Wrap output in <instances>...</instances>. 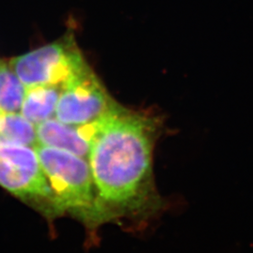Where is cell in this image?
Returning <instances> with one entry per match:
<instances>
[{"label": "cell", "mask_w": 253, "mask_h": 253, "mask_svg": "<svg viewBox=\"0 0 253 253\" xmlns=\"http://www.w3.org/2000/svg\"><path fill=\"white\" fill-rule=\"evenodd\" d=\"M72 37L14 57L9 65L26 85H63L86 65Z\"/></svg>", "instance_id": "obj_4"}, {"label": "cell", "mask_w": 253, "mask_h": 253, "mask_svg": "<svg viewBox=\"0 0 253 253\" xmlns=\"http://www.w3.org/2000/svg\"><path fill=\"white\" fill-rule=\"evenodd\" d=\"M118 105L86 64L64 83L55 118L70 126L87 127L106 118Z\"/></svg>", "instance_id": "obj_3"}, {"label": "cell", "mask_w": 253, "mask_h": 253, "mask_svg": "<svg viewBox=\"0 0 253 253\" xmlns=\"http://www.w3.org/2000/svg\"><path fill=\"white\" fill-rule=\"evenodd\" d=\"M53 193V206L80 215L90 222L104 221L88 162L51 146H35Z\"/></svg>", "instance_id": "obj_2"}, {"label": "cell", "mask_w": 253, "mask_h": 253, "mask_svg": "<svg viewBox=\"0 0 253 253\" xmlns=\"http://www.w3.org/2000/svg\"><path fill=\"white\" fill-rule=\"evenodd\" d=\"M90 145L88 163L105 220L157 208L154 189L155 118L118 104L97 124L81 127Z\"/></svg>", "instance_id": "obj_1"}, {"label": "cell", "mask_w": 253, "mask_h": 253, "mask_svg": "<svg viewBox=\"0 0 253 253\" xmlns=\"http://www.w3.org/2000/svg\"><path fill=\"white\" fill-rule=\"evenodd\" d=\"M36 130L38 145L62 149L88 160L89 141L79 127L50 118L37 125Z\"/></svg>", "instance_id": "obj_6"}, {"label": "cell", "mask_w": 253, "mask_h": 253, "mask_svg": "<svg viewBox=\"0 0 253 253\" xmlns=\"http://www.w3.org/2000/svg\"><path fill=\"white\" fill-rule=\"evenodd\" d=\"M0 144L36 146V125L21 113L0 112Z\"/></svg>", "instance_id": "obj_8"}, {"label": "cell", "mask_w": 253, "mask_h": 253, "mask_svg": "<svg viewBox=\"0 0 253 253\" xmlns=\"http://www.w3.org/2000/svg\"><path fill=\"white\" fill-rule=\"evenodd\" d=\"M27 87L9 63L0 60V112L20 113Z\"/></svg>", "instance_id": "obj_9"}, {"label": "cell", "mask_w": 253, "mask_h": 253, "mask_svg": "<svg viewBox=\"0 0 253 253\" xmlns=\"http://www.w3.org/2000/svg\"><path fill=\"white\" fill-rule=\"evenodd\" d=\"M61 88V85L53 84L27 87L20 113L36 126L53 118Z\"/></svg>", "instance_id": "obj_7"}, {"label": "cell", "mask_w": 253, "mask_h": 253, "mask_svg": "<svg viewBox=\"0 0 253 253\" xmlns=\"http://www.w3.org/2000/svg\"><path fill=\"white\" fill-rule=\"evenodd\" d=\"M0 186L23 199L53 203L52 190L35 147L0 144Z\"/></svg>", "instance_id": "obj_5"}]
</instances>
